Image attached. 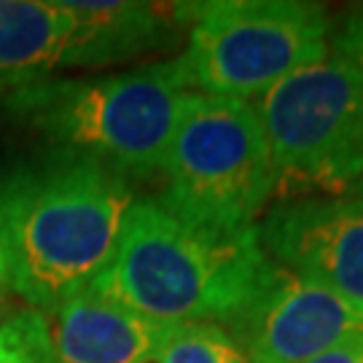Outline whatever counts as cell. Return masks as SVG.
<instances>
[{"mask_svg":"<svg viewBox=\"0 0 363 363\" xmlns=\"http://www.w3.org/2000/svg\"><path fill=\"white\" fill-rule=\"evenodd\" d=\"M307 363H363V337L350 339V342H345V345H339V347L323 352V355H318Z\"/></svg>","mask_w":363,"mask_h":363,"instance_id":"5bb4252c","label":"cell"},{"mask_svg":"<svg viewBox=\"0 0 363 363\" xmlns=\"http://www.w3.org/2000/svg\"><path fill=\"white\" fill-rule=\"evenodd\" d=\"M191 81L183 60L94 78L49 76L6 94V111L60 154L91 159L127 181L162 169Z\"/></svg>","mask_w":363,"mask_h":363,"instance_id":"3957f363","label":"cell"},{"mask_svg":"<svg viewBox=\"0 0 363 363\" xmlns=\"http://www.w3.org/2000/svg\"><path fill=\"white\" fill-rule=\"evenodd\" d=\"M140 363H247V358L223 325L172 323Z\"/></svg>","mask_w":363,"mask_h":363,"instance_id":"7c38bea8","label":"cell"},{"mask_svg":"<svg viewBox=\"0 0 363 363\" xmlns=\"http://www.w3.org/2000/svg\"><path fill=\"white\" fill-rule=\"evenodd\" d=\"M191 91L256 103L291 73L331 54L323 6L304 0H213L178 6Z\"/></svg>","mask_w":363,"mask_h":363,"instance_id":"5b68a950","label":"cell"},{"mask_svg":"<svg viewBox=\"0 0 363 363\" xmlns=\"http://www.w3.org/2000/svg\"><path fill=\"white\" fill-rule=\"evenodd\" d=\"M159 172L167 181L159 199L216 232L259 226L274 199L272 154L256 108L242 100L189 91Z\"/></svg>","mask_w":363,"mask_h":363,"instance_id":"277c9868","label":"cell"},{"mask_svg":"<svg viewBox=\"0 0 363 363\" xmlns=\"http://www.w3.org/2000/svg\"><path fill=\"white\" fill-rule=\"evenodd\" d=\"M135 202L127 178L73 154L13 169L0 183V250L9 291L52 310L105 269Z\"/></svg>","mask_w":363,"mask_h":363,"instance_id":"6da1fadb","label":"cell"},{"mask_svg":"<svg viewBox=\"0 0 363 363\" xmlns=\"http://www.w3.org/2000/svg\"><path fill=\"white\" fill-rule=\"evenodd\" d=\"M0 318H3V296H0Z\"/></svg>","mask_w":363,"mask_h":363,"instance_id":"2e32d148","label":"cell"},{"mask_svg":"<svg viewBox=\"0 0 363 363\" xmlns=\"http://www.w3.org/2000/svg\"><path fill=\"white\" fill-rule=\"evenodd\" d=\"M267 259L363 307V205L347 196H301L259 223Z\"/></svg>","mask_w":363,"mask_h":363,"instance_id":"ba28073f","label":"cell"},{"mask_svg":"<svg viewBox=\"0 0 363 363\" xmlns=\"http://www.w3.org/2000/svg\"><path fill=\"white\" fill-rule=\"evenodd\" d=\"M272 154L274 196H345L363 175V76L347 57L291 73L259 97Z\"/></svg>","mask_w":363,"mask_h":363,"instance_id":"8992f818","label":"cell"},{"mask_svg":"<svg viewBox=\"0 0 363 363\" xmlns=\"http://www.w3.org/2000/svg\"><path fill=\"white\" fill-rule=\"evenodd\" d=\"M347 199H352V202H358V205H363V175L358 178V181L352 183L350 189H347Z\"/></svg>","mask_w":363,"mask_h":363,"instance_id":"9a60e30c","label":"cell"},{"mask_svg":"<svg viewBox=\"0 0 363 363\" xmlns=\"http://www.w3.org/2000/svg\"><path fill=\"white\" fill-rule=\"evenodd\" d=\"M342 57H347L352 65L358 67V73L363 76V6H358L355 11L345 19V27L337 35V49Z\"/></svg>","mask_w":363,"mask_h":363,"instance_id":"4fadbf2b","label":"cell"},{"mask_svg":"<svg viewBox=\"0 0 363 363\" xmlns=\"http://www.w3.org/2000/svg\"><path fill=\"white\" fill-rule=\"evenodd\" d=\"M40 315L54 363H140L167 328L89 286Z\"/></svg>","mask_w":363,"mask_h":363,"instance_id":"9c48e42d","label":"cell"},{"mask_svg":"<svg viewBox=\"0 0 363 363\" xmlns=\"http://www.w3.org/2000/svg\"><path fill=\"white\" fill-rule=\"evenodd\" d=\"M73 33L76 16L65 0H0V91L62 70Z\"/></svg>","mask_w":363,"mask_h":363,"instance_id":"8fae6325","label":"cell"},{"mask_svg":"<svg viewBox=\"0 0 363 363\" xmlns=\"http://www.w3.org/2000/svg\"><path fill=\"white\" fill-rule=\"evenodd\" d=\"M76 16V33L65 54V67H111L140 54L162 52L175 43L181 25L178 6L154 3H76L65 0Z\"/></svg>","mask_w":363,"mask_h":363,"instance_id":"30bf717a","label":"cell"},{"mask_svg":"<svg viewBox=\"0 0 363 363\" xmlns=\"http://www.w3.org/2000/svg\"><path fill=\"white\" fill-rule=\"evenodd\" d=\"M259 226L216 232L191 223L159 196L132 202L97 294L156 323H216L232 328L267 274Z\"/></svg>","mask_w":363,"mask_h":363,"instance_id":"7a4b0ae2","label":"cell"},{"mask_svg":"<svg viewBox=\"0 0 363 363\" xmlns=\"http://www.w3.org/2000/svg\"><path fill=\"white\" fill-rule=\"evenodd\" d=\"M226 331L247 363H307L363 337V307L269 261L259 291Z\"/></svg>","mask_w":363,"mask_h":363,"instance_id":"52a82bcc","label":"cell"}]
</instances>
